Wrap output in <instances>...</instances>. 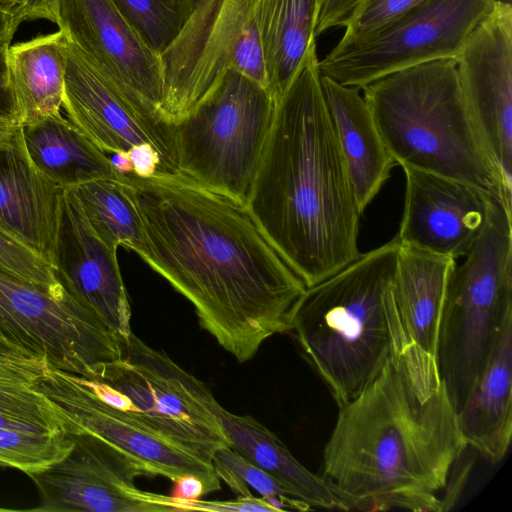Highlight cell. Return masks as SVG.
Masks as SVG:
<instances>
[{"instance_id":"cell-20","label":"cell","mask_w":512,"mask_h":512,"mask_svg":"<svg viewBox=\"0 0 512 512\" xmlns=\"http://www.w3.org/2000/svg\"><path fill=\"white\" fill-rule=\"evenodd\" d=\"M63 192L31 162L21 127L12 141L0 148V229L50 265Z\"/></svg>"},{"instance_id":"cell-21","label":"cell","mask_w":512,"mask_h":512,"mask_svg":"<svg viewBox=\"0 0 512 512\" xmlns=\"http://www.w3.org/2000/svg\"><path fill=\"white\" fill-rule=\"evenodd\" d=\"M338 144L361 213L379 193L396 165L376 127L361 89L321 75Z\"/></svg>"},{"instance_id":"cell-23","label":"cell","mask_w":512,"mask_h":512,"mask_svg":"<svg viewBox=\"0 0 512 512\" xmlns=\"http://www.w3.org/2000/svg\"><path fill=\"white\" fill-rule=\"evenodd\" d=\"M456 260L399 242L394 297L402 331L435 356L438 327L448 280Z\"/></svg>"},{"instance_id":"cell-4","label":"cell","mask_w":512,"mask_h":512,"mask_svg":"<svg viewBox=\"0 0 512 512\" xmlns=\"http://www.w3.org/2000/svg\"><path fill=\"white\" fill-rule=\"evenodd\" d=\"M398 237L306 287L288 332L341 406L357 396L406 342L394 297Z\"/></svg>"},{"instance_id":"cell-30","label":"cell","mask_w":512,"mask_h":512,"mask_svg":"<svg viewBox=\"0 0 512 512\" xmlns=\"http://www.w3.org/2000/svg\"><path fill=\"white\" fill-rule=\"evenodd\" d=\"M212 464L219 479L239 496H251V487L264 498L292 497L275 478L230 446L218 449L212 457Z\"/></svg>"},{"instance_id":"cell-33","label":"cell","mask_w":512,"mask_h":512,"mask_svg":"<svg viewBox=\"0 0 512 512\" xmlns=\"http://www.w3.org/2000/svg\"><path fill=\"white\" fill-rule=\"evenodd\" d=\"M10 41L0 43V124L21 125V112L10 76L8 49Z\"/></svg>"},{"instance_id":"cell-19","label":"cell","mask_w":512,"mask_h":512,"mask_svg":"<svg viewBox=\"0 0 512 512\" xmlns=\"http://www.w3.org/2000/svg\"><path fill=\"white\" fill-rule=\"evenodd\" d=\"M41 371L0 364V466L27 475L60 460L73 445L51 401L34 383Z\"/></svg>"},{"instance_id":"cell-31","label":"cell","mask_w":512,"mask_h":512,"mask_svg":"<svg viewBox=\"0 0 512 512\" xmlns=\"http://www.w3.org/2000/svg\"><path fill=\"white\" fill-rule=\"evenodd\" d=\"M423 0H361L345 23V33L332 50L358 43Z\"/></svg>"},{"instance_id":"cell-37","label":"cell","mask_w":512,"mask_h":512,"mask_svg":"<svg viewBox=\"0 0 512 512\" xmlns=\"http://www.w3.org/2000/svg\"><path fill=\"white\" fill-rule=\"evenodd\" d=\"M57 0H23V4L16 15L20 24L25 20L47 19L56 21Z\"/></svg>"},{"instance_id":"cell-43","label":"cell","mask_w":512,"mask_h":512,"mask_svg":"<svg viewBox=\"0 0 512 512\" xmlns=\"http://www.w3.org/2000/svg\"><path fill=\"white\" fill-rule=\"evenodd\" d=\"M499 1H502V2L507 3V4H512L511 0H499Z\"/></svg>"},{"instance_id":"cell-9","label":"cell","mask_w":512,"mask_h":512,"mask_svg":"<svg viewBox=\"0 0 512 512\" xmlns=\"http://www.w3.org/2000/svg\"><path fill=\"white\" fill-rule=\"evenodd\" d=\"M0 337L48 368L90 379L120 358L117 333L63 284L0 269Z\"/></svg>"},{"instance_id":"cell-8","label":"cell","mask_w":512,"mask_h":512,"mask_svg":"<svg viewBox=\"0 0 512 512\" xmlns=\"http://www.w3.org/2000/svg\"><path fill=\"white\" fill-rule=\"evenodd\" d=\"M119 340L120 358L98 366L90 379L115 388L129 401L125 411L183 450L212 463L218 449L230 446L221 422L223 407L212 391L133 331Z\"/></svg>"},{"instance_id":"cell-1","label":"cell","mask_w":512,"mask_h":512,"mask_svg":"<svg viewBox=\"0 0 512 512\" xmlns=\"http://www.w3.org/2000/svg\"><path fill=\"white\" fill-rule=\"evenodd\" d=\"M139 212L144 261L194 306L201 327L238 362L286 333L306 286L247 209L182 173L120 175Z\"/></svg>"},{"instance_id":"cell-26","label":"cell","mask_w":512,"mask_h":512,"mask_svg":"<svg viewBox=\"0 0 512 512\" xmlns=\"http://www.w3.org/2000/svg\"><path fill=\"white\" fill-rule=\"evenodd\" d=\"M22 135L33 165L63 189L120 176L105 152L60 112L22 126Z\"/></svg>"},{"instance_id":"cell-3","label":"cell","mask_w":512,"mask_h":512,"mask_svg":"<svg viewBox=\"0 0 512 512\" xmlns=\"http://www.w3.org/2000/svg\"><path fill=\"white\" fill-rule=\"evenodd\" d=\"M313 49L276 102L245 203L280 257L313 286L361 256L359 210Z\"/></svg>"},{"instance_id":"cell-11","label":"cell","mask_w":512,"mask_h":512,"mask_svg":"<svg viewBox=\"0 0 512 512\" xmlns=\"http://www.w3.org/2000/svg\"><path fill=\"white\" fill-rule=\"evenodd\" d=\"M496 0H423L364 40L331 50L319 61L321 75L363 86L422 63L456 59Z\"/></svg>"},{"instance_id":"cell-6","label":"cell","mask_w":512,"mask_h":512,"mask_svg":"<svg viewBox=\"0 0 512 512\" xmlns=\"http://www.w3.org/2000/svg\"><path fill=\"white\" fill-rule=\"evenodd\" d=\"M464 258L448 280L435 352L456 413L512 320V213L498 197L488 196L481 231Z\"/></svg>"},{"instance_id":"cell-24","label":"cell","mask_w":512,"mask_h":512,"mask_svg":"<svg viewBox=\"0 0 512 512\" xmlns=\"http://www.w3.org/2000/svg\"><path fill=\"white\" fill-rule=\"evenodd\" d=\"M320 0H257L256 21L265 87L277 102L316 49Z\"/></svg>"},{"instance_id":"cell-44","label":"cell","mask_w":512,"mask_h":512,"mask_svg":"<svg viewBox=\"0 0 512 512\" xmlns=\"http://www.w3.org/2000/svg\"><path fill=\"white\" fill-rule=\"evenodd\" d=\"M0 511H14L12 509L0 508Z\"/></svg>"},{"instance_id":"cell-5","label":"cell","mask_w":512,"mask_h":512,"mask_svg":"<svg viewBox=\"0 0 512 512\" xmlns=\"http://www.w3.org/2000/svg\"><path fill=\"white\" fill-rule=\"evenodd\" d=\"M361 90L396 164L469 184L502 201L498 178L463 99L456 60L402 69Z\"/></svg>"},{"instance_id":"cell-17","label":"cell","mask_w":512,"mask_h":512,"mask_svg":"<svg viewBox=\"0 0 512 512\" xmlns=\"http://www.w3.org/2000/svg\"><path fill=\"white\" fill-rule=\"evenodd\" d=\"M51 266L58 280L118 335L132 332L117 251L91 228L72 189H64Z\"/></svg>"},{"instance_id":"cell-18","label":"cell","mask_w":512,"mask_h":512,"mask_svg":"<svg viewBox=\"0 0 512 512\" xmlns=\"http://www.w3.org/2000/svg\"><path fill=\"white\" fill-rule=\"evenodd\" d=\"M403 170L399 242L455 260L464 257L481 231L490 194L443 176Z\"/></svg>"},{"instance_id":"cell-42","label":"cell","mask_w":512,"mask_h":512,"mask_svg":"<svg viewBox=\"0 0 512 512\" xmlns=\"http://www.w3.org/2000/svg\"><path fill=\"white\" fill-rule=\"evenodd\" d=\"M22 4L23 0H0V10L12 15L16 19Z\"/></svg>"},{"instance_id":"cell-36","label":"cell","mask_w":512,"mask_h":512,"mask_svg":"<svg viewBox=\"0 0 512 512\" xmlns=\"http://www.w3.org/2000/svg\"><path fill=\"white\" fill-rule=\"evenodd\" d=\"M128 154L132 161L133 174L139 177L148 178L153 176L160 166L158 152L148 143L132 147Z\"/></svg>"},{"instance_id":"cell-22","label":"cell","mask_w":512,"mask_h":512,"mask_svg":"<svg viewBox=\"0 0 512 512\" xmlns=\"http://www.w3.org/2000/svg\"><path fill=\"white\" fill-rule=\"evenodd\" d=\"M461 435L490 463L506 455L512 436V320L457 413Z\"/></svg>"},{"instance_id":"cell-35","label":"cell","mask_w":512,"mask_h":512,"mask_svg":"<svg viewBox=\"0 0 512 512\" xmlns=\"http://www.w3.org/2000/svg\"><path fill=\"white\" fill-rule=\"evenodd\" d=\"M361 0H320L315 24V36L332 28L345 26Z\"/></svg>"},{"instance_id":"cell-32","label":"cell","mask_w":512,"mask_h":512,"mask_svg":"<svg viewBox=\"0 0 512 512\" xmlns=\"http://www.w3.org/2000/svg\"><path fill=\"white\" fill-rule=\"evenodd\" d=\"M0 269L45 285L62 284L56 277L53 267L42 256L1 229Z\"/></svg>"},{"instance_id":"cell-38","label":"cell","mask_w":512,"mask_h":512,"mask_svg":"<svg viewBox=\"0 0 512 512\" xmlns=\"http://www.w3.org/2000/svg\"><path fill=\"white\" fill-rule=\"evenodd\" d=\"M0 364H9L29 370H39L44 362L31 358L0 337Z\"/></svg>"},{"instance_id":"cell-28","label":"cell","mask_w":512,"mask_h":512,"mask_svg":"<svg viewBox=\"0 0 512 512\" xmlns=\"http://www.w3.org/2000/svg\"><path fill=\"white\" fill-rule=\"evenodd\" d=\"M96 235L110 249L133 250L142 259L148 247L139 212L120 176L72 188Z\"/></svg>"},{"instance_id":"cell-10","label":"cell","mask_w":512,"mask_h":512,"mask_svg":"<svg viewBox=\"0 0 512 512\" xmlns=\"http://www.w3.org/2000/svg\"><path fill=\"white\" fill-rule=\"evenodd\" d=\"M256 4L257 0H198L179 34L159 55V114L164 122L174 125L185 117L228 70L265 87Z\"/></svg>"},{"instance_id":"cell-41","label":"cell","mask_w":512,"mask_h":512,"mask_svg":"<svg viewBox=\"0 0 512 512\" xmlns=\"http://www.w3.org/2000/svg\"><path fill=\"white\" fill-rule=\"evenodd\" d=\"M22 126L20 125H1L0 124V148L8 145Z\"/></svg>"},{"instance_id":"cell-15","label":"cell","mask_w":512,"mask_h":512,"mask_svg":"<svg viewBox=\"0 0 512 512\" xmlns=\"http://www.w3.org/2000/svg\"><path fill=\"white\" fill-rule=\"evenodd\" d=\"M55 23L140 115L167 124L159 114L163 93L159 56L111 0H57Z\"/></svg>"},{"instance_id":"cell-16","label":"cell","mask_w":512,"mask_h":512,"mask_svg":"<svg viewBox=\"0 0 512 512\" xmlns=\"http://www.w3.org/2000/svg\"><path fill=\"white\" fill-rule=\"evenodd\" d=\"M64 57L62 107L68 119L103 152H128L148 143L159 154L158 172L180 173L174 125L155 123L140 115L67 38Z\"/></svg>"},{"instance_id":"cell-13","label":"cell","mask_w":512,"mask_h":512,"mask_svg":"<svg viewBox=\"0 0 512 512\" xmlns=\"http://www.w3.org/2000/svg\"><path fill=\"white\" fill-rule=\"evenodd\" d=\"M455 60L463 99L512 212V4L496 0Z\"/></svg>"},{"instance_id":"cell-39","label":"cell","mask_w":512,"mask_h":512,"mask_svg":"<svg viewBox=\"0 0 512 512\" xmlns=\"http://www.w3.org/2000/svg\"><path fill=\"white\" fill-rule=\"evenodd\" d=\"M174 483L173 497L182 500H197L207 494L203 482L196 476L186 475Z\"/></svg>"},{"instance_id":"cell-7","label":"cell","mask_w":512,"mask_h":512,"mask_svg":"<svg viewBox=\"0 0 512 512\" xmlns=\"http://www.w3.org/2000/svg\"><path fill=\"white\" fill-rule=\"evenodd\" d=\"M275 104L262 84L226 71L174 124L179 172L245 205Z\"/></svg>"},{"instance_id":"cell-40","label":"cell","mask_w":512,"mask_h":512,"mask_svg":"<svg viewBox=\"0 0 512 512\" xmlns=\"http://www.w3.org/2000/svg\"><path fill=\"white\" fill-rule=\"evenodd\" d=\"M110 160L119 175H129L133 173V165L128 152H115Z\"/></svg>"},{"instance_id":"cell-14","label":"cell","mask_w":512,"mask_h":512,"mask_svg":"<svg viewBox=\"0 0 512 512\" xmlns=\"http://www.w3.org/2000/svg\"><path fill=\"white\" fill-rule=\"evenodd\" d=\"M34 383L51 401L68 433L97 436L143 463L155 476L175 482L193 475L203 482L207 494L221 489L212 463L164 438L133 413L102 400L84 377L45 367Z\"/></svg>"},{"instance_id":"cell-27","label":"cell","mask_w":512,"mask_h":512,"mask_svg":"<svg viewBox=\"0 0 512 512\" xmlns=\"http://www.w3.org/2000/svg\"><path fill=\"white\" fill-rule=\"evenodd\" d=\"M65 35H40L8 49V64L21 112V125L59 113L65 89Z\"/></svg>"},{"instance_id":"cell-2","label":"cell","mask_w":512,"mask_h":512,"mask_svg":"<svg viewBox=\"0 0 512 512\" xmlns=\"http://www.w3.org/2000/svg\"><path fill=\"white\" fill-rule=\"evenodd\" d=\"M338 407L321 476L348 510L442 511L438 493L467 445L435 356L406 341Z\"/></svg>"},{"instance_id":"cell-34","label":"cell","mask_w":512,"mask_h":512,"mask_svg":"<svg viewBox=\"0 0 512 512\" xmlns=\"http://www.w3.org/2000/svg\"><path fill=\"white\" fill-rule=\"evenodd\" d=\"M183 511H218V512H276L275 507L264 497L238 496L227 501L182 500Z\"/></svg>"},{"instance_id":"cell-29","label":"cell","mask_w":512,"mask_h":512,"mask_svg":"<svg viewBox=\"0 0 512 512\" xmlns=\"http://www.w3.org/2000/svg\"><path fill=\"white\" fill-rule=\"evenodd\" d=\"M158 56L173 42L198 0H111Z\"/></svg>"},{"instance_id":"cell-25","label":"cell","mask_w":512,"mask_h":512,"mask_svg":"<svg viewBox=\"0 0 512 512\" xmlns=\"http://www.w3.org/2000/svg\"><path fill=\"white\" fill-rule=\"evenodd\" d=\"M221 422L230 447L275 478L294 498L311 508L349 511L336 490L301 464L284 442L252 416L222 409Z\"/></svg>"},{"instance_id":"cell-12","label":"cell","mask_w":512,"mask_h":512,"mask_svg":"<svg viewBox=\"0 0 512 512\" xmlns=\"http://www.w3.org/2000/svg\"><path fill=\"white\" fill-rule=\"evenodd\" d=\"M73 445L60 460L28 476L41 512H172L182 511L179 498L144 491L135 481L155 476L140 461L107 441L70 433Z\"/></svg>"}]
</instances>
